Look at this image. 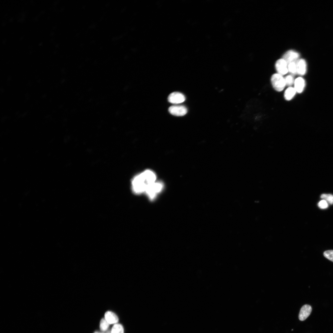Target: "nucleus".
Here are the masks:
<instances>
[{
	"instance_id": "10",
	"label": "nucleus",
	"mask_w": 333,
	"mask_h": 333,
	"mask_svg": "<svg viewBox=\"0 0 333 333\" xmlns=\"http://www.w3.org/2000/svg\"><path fill=\"white\" fill-rule=\"evenodd\" d=\"M294 85V88L296 92L298 93H301L303 91L305 87V81L302 77H297L295 79Z\"/></svg>"
},
{
	"instance_id": "13",
	"label": "nucleus",
	"mask_w": 333,
	"mask_h": 333,
	"mask_svg": "<svg viewBox=\"0 0 333 333\" xmlns=\"http://www.w3.org/2000/svg\"><path fill=\"white\" fill-rule=\"evenodd\" d=\"M288 72L294 76L297 74L296 62L290 63L288 64Z\"/></svg>"
},
{
	"instance_id": "20",
	"label": "nucleus",
	"mask_w": 333,
	"mask_h": 333,
	"mask_svg": "<svg viewBox=\"0 0 333 333\" xmlns=\"http://www.w3.org/2000/svg\"><path fill=\"white\" fill-rule=\"evenodd\" d=\"M94 333H99V332L96 331V332H95Z\"/></svg>"
},
{
	"instance_id": "4",
	"label": "nucleus",
	"mask_w": 333,
	"mask_h": 333,
	"mask_svg": "<svg viewBox=\"0 0 333 333\" xmlns=\"http://www.w3.org/2000/svg\"><path fill=\"white\" fill-rule=\"evenodd\" d=\"M275 67L277 73L282 76L288 72V63L283 58L280 59L276 61Z\"/></svg>"
},
{
	"instance_id": "8",
	"label": "nucleus",
	"mask_w": 333,
	"mask_h": 333,
	"mask_svg": "<svg viewBox=\"0 0 333 333\" xmlns=\"http://www.w3.org/2000/svg\"><path fill=\"white\" fill-rule=\"evenodd\" d=\"M312 310L311 306L305 305L301 308L299 314L298 318L301 321L305 320L310 314Z\"/></svg>"
},
{
	"instance_id": "15",
	"label": "nucleus",
	"mask_w": 333,
	"mask_h": 333,
	"mask_svg": "<svg viewBox=\"0 0 333 333\" xmlns=\"http://www.w3.org/2000/svg\"><path fill=\"white\" fill-rule=\"evenodd\" d=\"M286 85L291 87L294 84L295 80L294 76L290 74L284 77Z\"/></svg>"
},
{
	"instance_id": "3",
	"label": "nucleus",
	"mask_w": 333,
	"mask_h": 333,
	"mask_svg": "<svg viewBox=\"0 0 333 333\" xmlns=\"http://www.w3.org/2000/svg\"><path fill=\"white\" fill-rule=\"evenodd\" d=\"M283 76L277 73L273 74L271 77L272 85L274 89L278 92L283 91L286 86Z\"/></svg>"
},
{
	"instance_id": "11",
	"label": "nucleus",
	"mask_w": 333,
	"mask_h": 333,
	"mask_svg": "<svg viewBox=\"0 0 333 333\" xmlns=\"http://www.w3.org/2000/svg\"><path fill=\"white\" fill-rule=\"evenodd\" d=\"M105 318L109 324H116L118 321V318L113 312L107 311L105 314Z\"/></svg>"
},
{
	"instance_id": "19",
	"label": "nucleus",
	"mask_w": 333,
	"mask_h": 333,
	"mask_svg": "<svg viewBox=\"0 0 333 333\" xmlns=\"http://www.w3.org/2000/svg\"><path fill=\"white\" fill-rule=\"evenodd\" d=\"M318 206L321 209H325L328 207V205L327 202L326 200L323 199L319 202Z\"/></svg>"
},
{
	"instance_id": "16",
	"label": "nucleus",
	"mask_w": 333,
	"mask_h": 333,
	"mask_svg": "<svg viewBox=\"0 0 333 333\" xmlns=\"http://www.w3.org/2000/svg\"><path fill=\"white\" fill-rule=\"evenodd\" d=\"M109 324L106 320L105 318H102L101 320L100 323V330L102 331H105L107 330L109 327Z\"/></svg>"
},
{
	"instance_id": "18",
	"label": "nucleus",
	"mask_w": 333,
	"mask_h": 333,
	"mask_svg": "<svg viewBox=\"0 0 333 333\" xmlns=\"http://www.w3.org/2000/svg\"><path fill=\"white\" fill-rule=\"evenodd\" d=\"M323 255L326 258L333 262V250L326 251L324 252Z\"/></svg>"
},
{
	"instance_id": "14",
	"label": "nucleus",
	"mask_w": 333,
	"mask_h": 333,
	"mask_svg": "<svg viewBox=\"0 0 333 333\" xmlns=\"http://www.w3.org/2000/svg\"><path fill=\"white\" fill-rule=\"evenodd\" d=\"M111 333H124L123 327L120 324H115L112 327Z\"/></svg>"
},
{
	"instance_id": "17",
	"label": "nucleus",
	"mask_w": 333,
	"mask_h": 333,
	"mask_svg": "<svg viewBox=\"0 0 333 333\" xmlns=\"http://www.w3.org/2000/svg\"><path fill=\"white\" fill-rule=\"evenodd\" d=\"M321 198L326 200L330 204H333V195L331 194H323L321 195Z\"/></svg>"
},
{
	"instance_id": "5",
	"label": "nucleus",
	"mask_w": 333,
	"mask_h": 333,
	"mask_svg": "<svg viewBox=\"0 0 333 333\" xmlns=\"http://www.w3.org/2000/svg\"><path fill=\"white\" fill-rule=\"evenodd\" d=\"M168 111L171 114L178 116H183L187 113V108L183 105H173L170 107Z\"/></svg>"
},
{
	"instance_id": "1",
	"label": "nucleus",
	"mask_w": 333,
	"mask_h": 333,
	"mask_svg": "<svg viewBox=\"0 0 333 333\" xmlns=\"http://www.w3.org/2000/svg\"><path fill=\"white\" fill-rule=\"evenodd\" d=\"M131 185L133 192L136 194L145 192L147 187L149 185L142 173L134 178Z\"/></svg>"
},
{
	"instance_id": "9",
	"label": "nucleus",
	"mask_w": 333,
	"mask_h": 333,
	"mask_svg": "<svg viewBox=\"0 0 333 333\" xmlns=\"http://www.w3.org/2000/svg\"><path fill=\"white\" fill-rule=\"evenodd\" d=\"M297 74L300 75H305L306 71V64L303 59H299L296 62Z\"/></svg>"
},
{
	"instance_id": "7",
	"label": "nucleus",
	"mask_w": 333,
	"mask_h": 333,
	"mask_svg": "<svg viewBox=\"0 0 333 333\" xmlns=\"http://www.w3.org/2000/svg\"><path fill=\"white\" fill-rule=\"evenodd\" d=\"M299 54L293 50H289L286 52L283 55L282 58L287 63L296 62L298 60Z\"/></svg>"
},
{
	"instance_id": "2",
	"label": "nucleus",
	"mask_w": 333,
	"mask_h": 333,
	"mask_svg": "<svg viewBox=\"0 0 333 333\" xmlns=\"http://www.w3.org/2000/svg\"><path fill=\"white\" fill-rule=\"evenodd\" d=\"M163 185L160 182H155L147 187L145 193L150 200H154L163 189Z\"/></svg>"
},
{
	"instance_id": "12",
	"label": "nucleus",
	"mask_w": 333,
	"mask_h": 333,
	"mask_svg": "<svg viewBox=\"0 0 333 333\" xmlns=\"http://www.w3.org/2000/svg\"><path fill=\"white\" fill-rule=\"evenodd\" d=\"M296 92L294 87H289L284 92V97L286 100L290 101L294 98Z\"/></svg>"
},
{
	"instance_id": "6",
	"label": "nucleus",
	"mask_w": 333,
	"mask_h": 333,
	"mask_svg": "<svg viewBox=\"0 0 333 333\" xmlns=\"http://www.w3.org/2000/svg\"><path fill=\"white\" fill-rule=\"evenodd\" d=\"M168 99L171 103L178 104L183 102L185 100V97L183 94L180 92H174L169 95Z\"/></svg>"
}]
</instances>
